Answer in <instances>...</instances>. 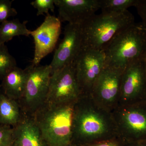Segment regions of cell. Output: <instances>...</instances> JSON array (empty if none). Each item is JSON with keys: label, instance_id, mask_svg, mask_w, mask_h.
Returning <instances> with one entry per match:
<instances>
[{"label": "cell", "instance_id": "1", "mask_svg": "<svg viewBox=\"0 0 146 146\" xmlns=\"http://www.w3.org/2000/svg\"><path fill=\"white\" fill-rule=\"evenodd\" d=\"M118 138L112 113L98 104L91 95H82L74 106L72 144L85 146Z\"/></svg>", "mask_w": 146, "mask_h": 146}, {"label": "cell", "instance_id": "2", "mask_svg": "<svg viewBox=\"0 0 146 146\" xmlns=\"http://www.w3.org/2000/svg\"><path fill=\"white\" fill-rule=\"evenodd\" d=\"M105 66L123 72L143 58L146 52V30L141 23L120 32L103 50Z\"/></svg>", "mask_w": 146, "mask_h": 146}, {"label": "cell", "instance_id": "3", "mask_svg": "<svg viewBox=\"0 0 146 146\" xmlns=\"http://www.w3.org/2000/svg\"><path fill=\"white\" fill-rule=\"evenodd\" d=\"M75 103L55 105L46 103L35 113L33 117L48 146L72 144Z\"/></svg>", "mask_w": 146, "mask_h": 146}, {"label": "cell", "instance_id": "4", "mask_svg": "<svg viewBox=\"0 0 146 146\" xmlns=\"http://www.w3.org/2000/svg\"><path fill=\"white\" fill-rule=\"evenodd\" d=\"M135 23L128 10L119 14H95L80 25L82 48L103 50L118 33Z\"/></svg>", "mask_w": 146, "mask_h": 146}, {"label": "cell", "instance_id": "5", "mask_svg": "<svg viewBox=\"0 0 146 146\" xmlns=\"http://www.w3.org/2000/svg\"><path fill=\"white\" fill-rule=\"evenodd\" d=\"M26 70L27 78L25 91L18 102L24 114L33 117L46 101L52 71L49 65L39 64H31Z\"/></svg>", "mask_w": 146, "mask_h": 146}, {"label": "cell", "instance_id": "6", "mask_svg": "<svg viewBox=\"0 0 146 146\" xmlns=\"http://www.w3.org/2000/svg\"><path fill=\"white\" fill-rule=\"evenodd\" d=\"M118 138L125 143L146 140V102L118 106L111 112Z\"/></svg>", "mask_w": 146, "mask_h": 146}, {"label": "cell", "instance_id": "7", "mask_svg": "<svg viewBox=\"0 0 146 146\" xmlns=\"http://www.w3.org/2000/svg\"><path fill=\"white\" fill-rule=\"evenodd\" d=\"M81 95L73 63L52 74L46 103L55 105L72 104Z\"/></svg>", "mask_w": 146, "mask_h": 146}, {"label": "cell", "instance_id": "8", "mask_svg": "<svg viewBox=\"0 0 146 146\" xmlns=\"http://www.w3.org/2000/svg\"><path fill=\"white\" fill-rule=\"evenodd\" d=\"M73 63L81 95H91L94 84L105 67L104 52L82 48Z\"/></svg>", "mask_w": 146, "mask_h": 146}, {"label": "cell", "instance_id": "9", "mask_svg": "<svg viewBox=\"0 0 146 146\" xmlns=\"http://www.w3.org/2000/svg\"><path fill=\"white\" fill-rule=\"evenodd\" d=\"M145 102L146 79L143 58L129 65L123 71L117 107Z\"/></svg>", "mask_w": 146, "mask_h": 146}, {"label": "cell", "instance_id": "10", "mask_svg": "<svg viewBox=\"0 0 146 146\" xmlns=\"http://www.w3.org/2000/svg\"><path fill=\"white\" fill-rule=\"evenodd\" d=\"M123 72L105 66L91 92L94 100L111 112L118 106Z\"/></svg>", "mask_w": 146, "mask_h": 146}, {"label": "cell", "instance_id": "11", "mask_svg": "<svg viewBox=\"0 0 146 146\" xmlns=\"http://www.w3.org/2000/svg\"><path fill=\"white\" fill-rule=\"evenodd\" d=\"M61 23L59 18L49 13L43 23L36 29L31 31L35 44L32 64L39 65L43 58L55 49L61 33Z\"/></svg>", "mask_w": 146, "mask_h": 146}, {"label": "cell", "instance_id": "12", "mask_svg": "<svg viewBox=\"0 0 146 146\" xmlns=\"http://www.w3.org/2000/svg\"><path fill=\"white\" fill-rule=\"evenodd\" d=\"M82 47L81 25L68 23L64 29L63 39L55 50L52 60L49 65L52 73L73 63Z\"/></svg>", "mask_w": 146, "mask_h": 146}, {"label": "cell", "instance_id": "13", "mask_svg": "<svg viewBox=\"0 0 146 146\" xmlns=\"http://www.w3.org/2000/svg\"><path fill=\"white\" fill-rule=\"evenodd\" d=\"M61 22L81 25L100 9V0H54Z\"/></svg>", "mask_w": 146, "mask_h": 146}, {"label": "cell", "instance_id": "14", "mask_svg": "<svg viewBox=\"0 0 146 146\" xmlns=\"http://www.w3.org/2000/svg\"><path fill=\"white\" fill-rule=\"evenodd\" d=\"M13 146H48L33 117L23 114L13 127Z\"/></svg>", "mask_w": 146, "mask_h": 146}, {"label": "cell", "instance_id": "15", "mask_svg": "<svg viewBox=\"0 0 146 146\" xmlns=\"http://www.w3.org/2000/svg\"><path fill=\"white\" fill-rule=\"evenodd\" d=\"M27 72L16 66L3 78L1 84L2 92L9 98L20 100L23 95L26 82Z\"/></svg>", "mask_w": 146, "mask_h": 146}, {"label": "cell", "instance_id": "16", "mask_svg": "<svg viewBox=\"0 0 146 146\" xmlns=\"http://www.w3.org/2000/svg\"><path fill=\"white\" fill-rule=\"evenodd\" d=\"M23 114L18 102L9 98L2 92L0 95V125L15 127Z\"/></svg>", "mask_w": 146, "mask_h": 146}, {"label": "cell", "instance_id": "17", "mask_svg": "<svg viewBox=\"0 0 146 146\" xmlns=\"http://www.w3.org/2000/svg\"><path fill=\"white\" fill-rule=\"evenodd\" d=\"M27 21L21 23L18 19L7 20L0 25V44H5L16 36H28L31 31L27 28Z\"/></svg>", "mask_w": 146, "mask_h": 146}, {"label": "cell", "instance_id": "18", "mask_svg": "<svg viewBox=\"0 0 146 146\" xmlns=\"http://www.w3.org/2000/svg\"><path fill=\"white\" fill-rule=\"evenodd\" d=\"M138 0H100V8L105 14H121L131 7H135Z\"/></svg>", "mask_w": 146, "mask_h": 146}, {"label": "cell", "instance_id": "19", "mask_svg": "<svg viewBox=\"0 0 146 146\" xmlns=\"http://www.w3.org/2000/svg\"><path fill=\"white\" fill-rule=\"evenodd\" d=\"M16 66V59L9 52L6 45L0 44V80Z\"/></svg>", "mask_w": 146, "mask_h": 146}, {"label": "cell", "instance_id": "20", "mask_svg": "<svg viewBox=\"0 0 146 146\" xmlns=\"http://www.w3.org/2000/svg\"><path fill=\"white\" fill-rule=\"evenodd\" d=\"M13 1L0 0V23H2L11 17L18 14L17 11L12 7Z\"/></svg>", "mask_w": 146, "mask_h": 146}, {"label": "cell", "instance_id": "21", "mask_svg": "<svg viewBox=\"0 0 146 146\" xmlns=\"http://www.w3.org/2000/svg\"><path fill=\"white\" fill-rule=\"evenodd\" d=\"M31 5L37 10V16L48 14L49 10L54 12V0H35L31 3Z\"/></svg>", "mask_w": 146, "mask_h": 146}, {"label": "cell", "instance_id": "22", "mask_svg": "<svg viewBox=\"0 0 146 146\" xmlns=\"http://www.w3.org/2000/svg\"><path fill=\"white\" fill-rule=\"evenodd\" d=\"M13 127L0 125V146H13Z\"/></svg>", "mask_w": 146, "mask_h": 146}, {"label": "cell", "instance_id": "23", "mask_svg": "<svg viewBox=\"0 0 146 146\" xmlns=\"http://www.w3.org/2000/svg\"><path fill=\"white\" fill-rule=\"evenodd\" d=\"M135 7L141 18V23L146 30V0H138Z\"/></svg>", "mask_w": 146, "mask_h": 146}, {"label": "cell", "instance_id": "24", "mask_svg": "<svg viewBox=\"0 0 146 146\" xmlns=\"http://www.w3.org/2000/svg\"><path fill=\"white\" fill-rule=\"evenodd\" d=\"M124 142L119 138H116L89 144L85 146H123Z\"/></svg>", "mask_w": 146, "mask_h": 146}, {"label": "cell", "instance_id": "25", "mask_svg": "<svg viewBox=\"0 0 146 146\" xmlns=\"http://www.w3.org/2000/svg\"><path fill=\"white\" fill-rule=\"evenodd\" d=\"M123 146H146V140L127 143L124 142Z\"/></svg>", "mask_w": 146, "mask_h": 146}, {"label": "cell", "instance_id": "26", "mask_svg": "<svg viewBox=\"0 0 146 146\" xmlns=\"http://www.w3.org/2000/svg\"><path fill=\"white\" fill-rule=\"evenodd\" d=\"M143 64L144 70H145V75L146 79V52L143 58Z\"/></svg>", "mask_w": 146, "mask_h": 146}, {"label": "cell", "instance_id": "27", "mask_svg": "<svg viewBox=\"0 0 146 146\" xmlns=\"http://www.w3.org/2000/svg\"><path fill=\"white\" fill-rule=\"evenodd\" d=\"M2 93V90H1V84H0V95Z\"/></svg>", "mask_w": 146, "mask_h": 146}, {"label": "cell", "instance_id": "28", "mask_svg": "<svg viewBox=\"0 0 146 146\" xmlns=\"http://www.w3.org/2000/svg\"><path fill=\"white\" fill-rule=\"evenodd\" d=\"M68 146H80L76 145H73V144H71L70 145Z\"/></svg>", "mask_w": 146, "mask_h": 146}]
</instances>
